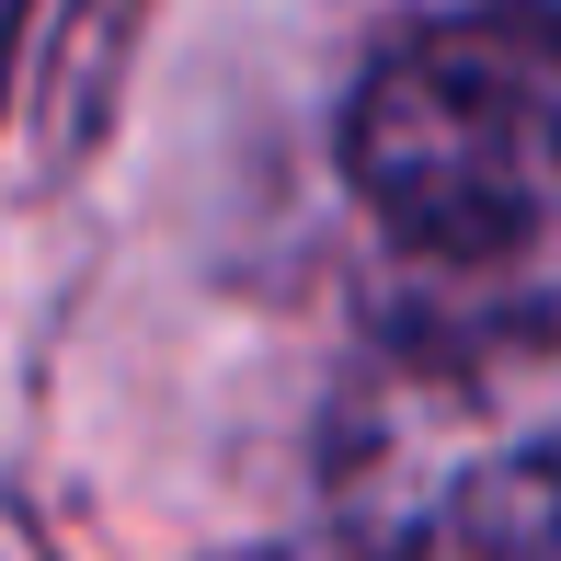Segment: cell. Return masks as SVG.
Instances as JSON below:
<instances>
[{"instance_id": "3957f363", "label": "cell", "mask_w": 561, "mask_h": 561, "mask_svg": "<svg viewBox=\"0 0 561 561\" xmlns=\"http://www.w3.org/2000/svg\"><path fill=\"white\" fill-rule=\"evenodd\" d=\"M23 23H35V0H0V115H12V58H23Z\"/></svg>"}, {"instance_id": "7a4b0ae2", "label": "cell", "mask_w": 561, "mask_h": 561, "mask_svg": "<svg viewBox=\"0 0 561 561\" xmlns=\"http://www.w3.org/2000/svg\"><path fill=\"white\" fill-rule=\"evenodd\" d=\"M401 539H458V550H561V424H539L527 447L458 470L447 493H424L401 516Z\"/></svg>"}, {"instance_id": "277c9868", "label": "cell", "mask_w": 561, "mask_h": 561, "mask_svg": "<svg viewBox=\"0 0 561 561\" xmlns=\"http://www.w3.org/2000/svg\"><path fill=\"white\" fill-rule=\"evenodd\" d=\"M35 539H46V527L23 516V504H0V550H35Z\"/></svg>"}, {"instance_id": "6da1fadb", "label": "cell", "mask_w": 561, "mask_h": 561, "mask_svg": "<svg viewBox=\"0 0 561 561\" xmlns=\"http://www.w3.org/2000/svg\"><path fill=\"white\" fill-rule=\"evenodd\" d=\"M378 321L424 367L561 344V12H436L344 92Z\"/></svg>"}]
</instances>
